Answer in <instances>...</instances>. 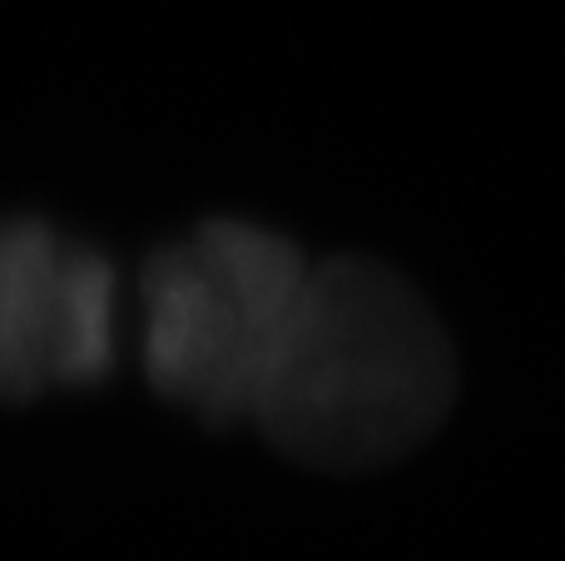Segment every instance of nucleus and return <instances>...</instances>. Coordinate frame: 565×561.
Wrapping results in <instances>:
<instances>
[{
    "instance_id": "obj_2",
    "label": "nucleus",
    "mask_w": 565,
    "mask_h": 561,
    "mask_svg": "<svg viewBox=\"0 0 565 561\" xmlns=\"http://www.w3.org/2000/svg\"><path fill=\"white\" fill-rule=\"evenodd\" d=\"M312 258L248 219H209L139 274V358L164 398L204 423H248L254 393Z\"/></svg>"
},
{
    "instance_id": "obj_3",
    "label": "nucleus",
    "mask_w": 565,
    "mask_h": 561,
    "mask_svg": "<svg viewBox=\"0 0 565 561\" xmlns=\"http://www.w3.org/2000/svg\"><path fill=\"white\" fill-rule=\"evenodd\" d=\"M119 278L45 219H0V403L95 383L115 368Z\"/></svg>"
},
{
    "instance_id": "obj_1",
    "label": "nucleus",
    "mask_w": 565,
    "mask_h": 561,
    "mask_svg": "<svg viewBox=\"0 0 565 561\" xmlns=\"http://www.w3.org/2000/svg\"><path fill=\"white\" fill-rule=\"evenodd\" d=\"M457 393L427 298L372 258L308 268L248 423L308 467L367 473L422 447Z\"/></svg>"
}]
</instances>
